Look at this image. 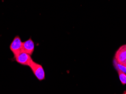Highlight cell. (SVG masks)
<instances>
[{"instance_id":"52a82bcc","label":"cell","mask_w":126,"mask_h":94,"mask_svg":"<svg viewBox=\"0 0 126 94\" xmlns=\"http://www.w3.org/2000/svg\"><path fill=\"white\" fill-rule=\"evenodd\" d=\"M116 67H117V69H119L120 71H121L122 72H125V73H126V67L122 65H120V64H118V63H116Z\"/></svg>"},{"instance_id":"6da1fadb","label":"cell","mask_w":126,"mask_h":94,"mask_svg":"<svg viewBox=\"0 0 126 94\" xmlns=\"http://www.w3.org/2000/svg\"><path fill=\"white\" fill-rule=\"evenodd\" d=\"M31 55H29L25 51H22L17 54L14 55L15 60L18 63L23 65L29 66L33 60L31 58Z\"/></svg>"},{"instance_id":"5b68a950","label":"cell","mask_w":126,"mask_h":94,"mask_svg":"<svg viewBox=\"0 0 126 94\" xmlns=\"http://www.w3.org/2000/svg\"><path fill=\"white\" fill-rule=\"evenodd\" d=\"M35 50V43L31 38H30L25 41L23 42L22 51H25L29 55H32Z\"/></svg>"},{"instance_id":"3957f363","label":"cell","mask_w":126,"mask_h":94,"mask_svg":"<svg viewBox=\"0 0 126 94\" xmlns=\"http://www.w3.org/2000/svg\"><path fill=\"white\" fill-rule=\"evenodd\" d=\"M32 70L35 76L39 81H42L45 78V72L42 65L32 61L29 65Z\"/></svg>"},{"instance_id":"8992f818","label":"cell","mask_w":126,"mask_h":94,"mask_svg":"<svg viewBox=\"0 0 126 94\" xmlns=\"http://www.w3.org/2000/svg\"><path fill=\"white\" fill-rule=\"evenodd\" d=\"M117 71L120 82L123 84H126V73L119 69H117Z\"/></svg>"},{"instance_id":"7a4b0ae2","label":"cell","mask_w":126,"mask_h":94,"mask_svg":"<svg viewBox=\"0 0 126 94\" xmlns=\"http://www.w3.org/2000/svg\"><path fill=\"white\" fill-rule=\"evenodd\" d=\"M115 62L126 67V45L120 46L115 54Z\"/></svg>"},{"instance_id":"277c9868","label":"cell","mask_w":126,"mask_h":94,"mask_svg":"<svg viewBox=\"0 0 126 94\" xmlns=\"http://www.w3.org/2000/svg\"><path fill=\"white\" fill-rule=\"evenodd\" d=\"M23 42L19 36H16L13 38L10 45V50L14 55L22 51Z\"/></svg>"}]
</instances>
